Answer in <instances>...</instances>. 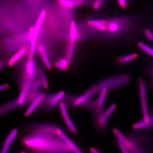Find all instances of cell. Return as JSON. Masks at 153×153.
Wrapping results in <instances>:
<instances>
[{"instance_id":"obj_1","label":"cell","mask_w":153,"mask_h":153,"mask_svg":"<svg viewBox=\"0 0 153 153\" xmlns=\"http://www.w3.org/2000/svg\"><path fill=\"white\" fill-rule=\"evenodd\" d=\"M23 139L26 147L36 152L45 153H70L68 147L56 133L57 128L49 124H38Z\"/></svg>"},{"instance_id":"obj_2","label":"cell","mask_w":153,"mask_h":153,"mask_svg":"<svg viewBox=\"0 0 153 153\" xmlns=\"http://www.w3.org/2000/svg\"><path fill=\"white\" fill-rule=\"evenodd\" d=\"M130 79L128 74H122L108 78L99 82L85 92L83 94L76 97L74 103V106H80L85 101L91 99L93 95L100 92L103 89L116 88L125 85Z\"/></svg>"},{"instance_id":"obj_3","label":"cell","mask_w":153,"mask_h":153,"mask_svg":"<svg viewBox=\"0 0 153 153\" xmlns=\"http://www.w3.org/2000/svg\"><path fill=\"white\" fill-rule=\"evenodd\" d=\"M139 94L143 120L146 122L149 120V111L146 83L144 80L140 79L139 82Z\"/></svg>"},{"instance_id":"obj_4","label":"cell","mask_w":153,"mask_h":153,"mask_svg":"<svg viewBox=\"0 0 153 153\" xmlns=\"http://www.w3.org/2000/svg\"><path fill=\"white\" fill-rule=\"evenodd\" d=\"M116 107L115 104H112L105 111L103 110L99 113H96L95 121L97 126L99 128L103 129L106 128L108 120L115 110Z\"/></svg>"},{"instance_id":"obj_5","label":"cell","mask_w":153,"mask_h":153,"mask_svg":"<svg viewBox=\"0 0 153 153\" xmlns=\"http://www.w3.org/2000/svg\"><path fill=\"white\" fill-rule=\"evenodd\" d=\"M65 96L64 91H61L56 94L46 97L42 103V108L44 110H47L52 109L59 105L64 99Z\"/></svg>"},{"instance_id":"obj_6","label":"cell","mask_w":153,"mask_h":153,"mask_svg":"<svg viewBox=\"0 0 153 153\" xmlns=\"http://www.w3.org/2000/svg\"><path fill=\"white\" fill-rule=\"evenodd\" d=\"M57 135L64 141L73 153H83L75 143L67 136L62 129L57 128L56 130Z\"/></svg>"},{"instance_id":"obj_7","label":"cell","mask_w":153,"mask_h":153,"mask_svg":"<svg viewBox=\"0 0 153 153\" xmlns=\"http://www.w3.org/2000/svg\"><path fill=\"white\" fill-rule=\"evenodd\" d=\"M62 117L67 127L69 130L73 133H75L76 131L75 125L71 119L67 110L66 106L65 103L61 102L59 105Z\"/></svg>"},{"instance_id":"obj_8","label":"cell","mask_w":153,"mask_h":153,"mask_svg":"<svg viewBox=\"0 0 153 153\" xmlns=\"http://www.w3.org/2000/svg\"><path fill=\"white\" fill-rule=\"evenodd\" d=\"M46 97V95L45 93H40L37 97L30 103L25 113V116L27 117L31 114L38 107L40 106V105L42 104Z\"/></svg>"},{"instance_id":"obj_9","label":"cell","mask_w":153,"mask_h":153,"mask_svg":"<svg viewBox=\"0 0 153 153\" xmlns=\"http://www.w3.org/2000/svg\"><path fill=\"white\" fill-rule=\"evenodd\" d=\"M18 133V131L16 129L11 130L5 139L2 147L1 153H9L11 145L14 142Z\"/></svg>"},{"instance_id":"obj_10","label":"cell","mask_w":153,"mask_h":153,"mask_svg":"<svg viewBox=\"0 0 153 153\" xmlns=\"http://www.w3.org/2000/svg\"><path fill=\"white\" fill-rule=\"evenodd\" d=\"M32 88L31 82H28L24 84L21 90L20 95L16 100L19 106L25 104L27 97Z\"/></svg>"},{"instance_id":"obj_11","label":"cell","mask_w":153,"mask_h":153,"mask_svg":"<svg viewBox=\"0 0 153 153\" xmlns=\"http://www.w3.org/2000/svg\"><path fill=\"white\" fill-rule=\"evenodd\" d=\"M133 127L137 130L153 129V110L150 113L149 122H146L143 119L139 120L133 124Z\"/></svg>"},{"instance_id":"obj_12","label":"cell","mask_w":153,"mask_h":153,"mask_svg":"<svg viewBox=\"0 0 153 153\" xmlns=\"http://www.w3.org/2000/svg\"><path fill=\"white\" fill-rule=\"evenodd\" d=\"M37 48L38 52L41 56L45 66L48 68H51V65L48 53L45 46L43 43H40L38 44Z\"/></svg>"},{"instance_id":"obj_13","label":"cell","mask_w":153,"mask_h":153,"mask_svg":"<svg viewBox=\"0 0 153 153\" xmlns=\"http://www.w3.org/2000/svg\"><path fill=\"white\" fill-rule=\"evenodd\" d=\"M108 90V89L104 88L100 92L98 98L96 100L95 111L96 113H99L104 110L105 100H106L107 92Z\"/></svg>"},{"instance_id":"obj_14","label":"cell","mask_w":153,"mask_h":153,"mask_svg":"<svg viewBox=\"0 0 153 153\" xmlns=\"http://www.w3.org/2000/svg\"><path fill=\"white\" fill-rule=\"evenodd\" d=\"M28 51V47L24 46L20 49L13 55L9 61L8 64L10 66H12L17 61L25 55Z\"/></svg>"},{"instance_id":"obj_15","label":"cell","mask_w":153,"mask_h":153,"mask_svg":"<svg viewBox=\"0 0 153 153\" xmlns=\"http://www.w3.org/2000/svg\"><path fill=\"white\" fill-rule=\"evenodd\" d=\"M32 60V59H29L26 66V75L27 78L29 80L33 79L35 74V67Z\"/></svg>"},{"instance_id":"obj_16","label":"cell","mask_w":153,"mask_h":153,"mask_svg":"<svg viewBox=\"0 0 153 153\" xmlns=\"http://www.w3.org/2000/svg\"><path fill=\"white\" fill-rule=\"evenodd\" d=\"M107 31L110 35H114L119 33L120 30V26L117 22H111L107 23Z\"/></svg>"},{"instance_id":"obj_17","label":"cell","mask_w":153,"mask_h":153,"mask_svg":"<svg viewBox=\"0 0 153 153\" xmlns=\"http://www.w3.org/2000/svg\"><path fill=\"white\" fill-rule=\"evenodd\" d=\"M138 55L137 53L124 55L118 57L117 59V62L119 64L122 65L126 64L131 62V61L137 58Z\"/></svg>"},{"instance_id":"obj_18","label":"cell","mask_w":153,"mask_h":153,"mask_svg":"<svg viewBox=\"0 0 153 153\" xmlns=\"http://www.w3.org/2000/svg\"><path fill=\"white\" fill-rule=\"evenodd\" d=\"M56 1L62 9L68 10L75 7L73 0H56Z\"/></svg>"},{"instance_id":"obj_19","label":"cell","mask_w":153,"mask_h":153,"mask_svg":"<svg viewBox=\"0 0 153 153\" xmlns=\"http://www.w3.org/2000/svg\"><path fill=\"white\" fill-rule=\"evenodd\" d=\"M138 46L143 51L150 56L153 57V48L146 44L140 42L138 43Z\"/></svg>"},{"instance_id":"obj_20","label":"cell","mask_w":153,"mask_h":153,"mask_svg":"<svg viewBox=\"0 0 153 153\" xmlns=\"http://www.w3.org/2000/svg\"><path fill=\"white\" fill-rule=\"evenodd\" d=\"M69 64L67 59H61L55 64V66L57 68L61 70H66Z\"/></svg>"},{"instance_id":"obj_21","label":"cell","mask_w":153,"mask_h":153,"mask_svg":"<svg viewBox=\"0 0 153 153\" xmlns=\"http://www.w3.org/2000/svg\"><path fill=\"white\" fill-rule=\"evenodd\" d=\"M46 11L45 10H43L41 11V13L38 16L37 19V22H36V26L41 27L42 25H43L44 21H45V19L46 16Z\"/></svg>"},{"instance_id":"obj_22","label":"cell","mask_w":153,"mask_h":153,"mask_svg":"<svg viewBox=\"0 0 153 153\" xmlns=\"http://www.w3.org/2000/svg\"><path fill=\"white\" fill-rule=\"evenodd\" d=\"M117 144L122 153H131L124 143L121 140L117 139Z\"/></svg>"},{"instance_id":"obj_23","label":"cell","mask_w":153,"mask_h":153,"mask_svg":"<svg viewBox=\"0 0 153 153\" xmlns=\"http://www.w3.org/2000/svg\"><path fill=\"white\" fill-rule=\"evenodd\" d=\"M40 74H41L42 83L43 87L45 88H47L48 86V82L45 74L41 70H40Z\"/></svg>"},{"instance_id":"obj_24","label":"cell","mask_w":153,"mask_h":153,"mask_svg":"<svg viewBox=\"0 0 153 153\" xmlns=\"http://www.w3.org/2000/svg\"><path fill=\"white\" fill-rule=\"evenodd\" d=\"M102 3V0H95L93 4V8L97 9L100 8Z\"/></svg>"},{"instance_id":"obj_25","label":"cell","mask_w":153,"mask_h":153,"mask_svg":"<svg viewBox=\"0 0 153 153\" xmlns=\"http://www.w3.org/2000/svg\"><path fill=\"white\" fill-rule=\"evenodd\" d=\"M145 36L149 40H152L153 39V34L151 30L147 29L145 30Z\"/></svg>"},{"instance_id":"obj_26","label":"cell","mask_w":153,"mask_h":153,"mask_svg":"<svg viewBox=\"0 0 153 153\" xmlns=\"http://www.w3.org/2000/svg\"><path fill=\"white\" fill-rule=\"evenodd\" d=\"M73 1H74L75 7L83 4L85 3V0H73Z\"/></svg>"},{"instance_id":"obj_27","label":"cell","mask_w":153,"mask_h":153,"mask_svg":"<svg viewBox=\"0 0 153 153\" xmlns=\"http://www.w3.org/2000/svg\"><path fill=\"white\" fill-rule=\"evenodd\" d=\"M120 6L123 9H125L127 7V3L126 0H117Z\"/></svg>"},{"instance_id":"obj_28","label":"cell","mask_w":153,"mask_h":153,"mask_svg":"<svg viewBox=\"0 0 153 153\" xmlns=\"http://www.w3.org/2000/svg\"><path fill=\"white\" fill-rule=\"evenodd\" d=\"M91 153H102L100 151L95 148H91L90 150Z\"/></svg>"},{"instance_id":"obj_29","label":"cell","mask_w":153,"mask_h":153,"mask_svg":"<svg viewBox=\"0 0 153 153\" xmlns=\"http://www.w3.org/2000/svg\"><path fill=\"white\" fill-rule=\"evenodd\" d=\"M8 87L9 85H1V91L2 90H4L5 89H6L7 88H8Z\"/></svg>"},{"instance_id":"obj_30","label":"cell","mask_w":153,"mask_h":153,"mask_svg":"<svg viewBox=\"0 0 153 153\" xmlns=\"http://www.w3.org/2000/svg\"><path fill=\"white\" fill-rule=\"evenodd\" d=\"M21 153H25V152H21Z\"/></svg>"},{"instance_id":"obj_31","label":"cell","mask_w":153,"mask_h":153,"mask_svg":"<svg viewBox=\"0 0 153 153\" xmlns=\"http://www.w3.org/2000/svg\"><path fill=\"white\" fill-rule=\"evenodd\" d=\"M152 72H153V70H152Z\"/></svg>"}]
</instances>
